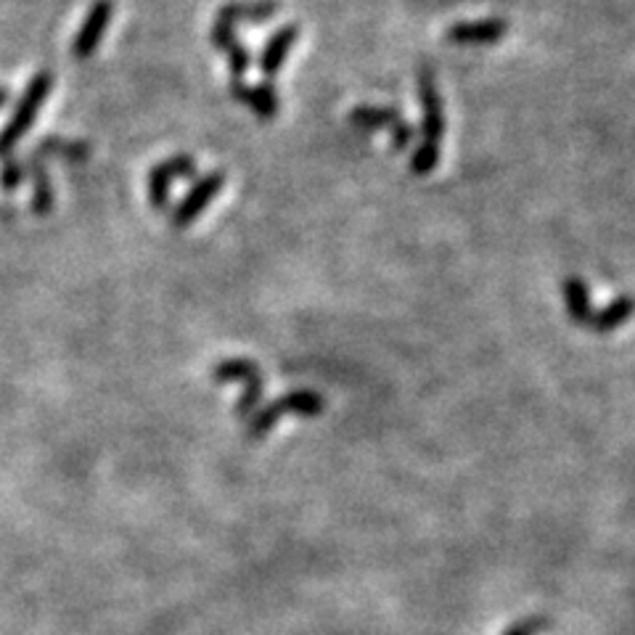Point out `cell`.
<instances>
[{"instance_id":"18","label":"cell","mask_w":635,"mask_h":635,"mask_svg":"<svg viewBox=\"0 0 635 635\" xmlns=\"http://www.w3.org/2000/svg\"><path fill=\"white\" fill-rule=\"evenodd\" d=\"M548 627V622L542 617H535V620H525V622H516V625L508 627L503 635H538Z\"/></svg>"},{"instance_id":"14","label":"cell","mask_w":635,"mask_h":635,"mask_svg":"<svg viewBox=\"0 0 635 635\" xmlns=\"http://www.w3.org/2000/svg\"><path fill=\"white\" fill-rule=\"evenodd\" d=\"M561 291H564V308H567L569 318H572V323H578V326H582V329L591 326L595 310L591 304V294H588L585 281H582V278H578V276L567 278Z\"/></svg>"},{"instance_id":"2","label":"cell","mask_w":635,"mask_h":635,"mask_svg":"<svg viewBox=\"0 0 635 635\" xmlns=\"http://www.w3.org/2000/svg\"><path fill=\"white\" fill-rule=\"evenodd\" d=\"M53 88V75L51 72H37L35 77L26 83V88L22 96H19L17 106H13V115L6 122V128L0 130V157H9L17 143L30 132L32 122H35L37 111L43 109L45 98L51 96Z\"/></svg>"},{"instance_id":"3","label":"cell","mask_w":635,"mask_h":635,"mask_svg":"<svg viewBox=\"0 0 635 635\" xmlns=\"http://www.w3.org/2000/svg\"><path fill=\"white\" fill-rule=\"evenodd\" d=\"M323 410V397L318 392H310V389H297V392L283 395L281 400L270 402V406L257 408L255 413L249 416L247 423V437L249 440H260L276 427L281 416H318Z\"/></svg>"},{"instance_id":"1","label":"cell","mask_w":635,"mask_h":635,"mask_svg":"<svg viewBox=\"0 0 635 635\" xmlns=\"http://www.w3.org/2000/svg\"><path fill=\"white\" fill-rule=\"evenodd\" d=\"M416 88H419L421 101V143L410 157V172L413 175H429L440 162V143L445 138V104H442L440 88H437L432 66H421Z\"/></svg>"},{"instance_id":"17","label":"cell","mask_w":635,"mask_h":635,"mask_svg":"<svg viewBox=\"0 0 635 635\" xmlns=\"http://www.w3.org/2000/svg\"><path fill=\"white\" fill-rule=\"evenodd\" d=\"M26 177H30V157L6 159V162L0 164V185H3V191H13L17 185H22Z\"/></svg>"},{"instance_id":"10","label":"cell","mask_w":635,"mask_h":635,"mask_svg":"<svg viewBox=\"0 0 635 635\" xmlns=\"http://www.w3.org/2000/svg\"><path fill=\"white\" fill-rule=\"evenodd\" d=\"M300 37H302V26L297 22L278 26L273 35L268 37V43L262 45V53H260V72H262L265 83H270V79L278 77V72H281V66L283 62H287L291 49L300 43Z\"/></svg>"},{"instance_id":"16","label":"cell","mask_w":635,"mask_h":635,"mask_svg":"<svg viewBox=\"0 0 635 635\" xmlns=\"http://www.w3.org/2000/svg\"><path fill=\"white\" fill-rule=\"evenodd\" d=\"M30 177H32V212L35 215H49L53 209V185L45 164L40 159L30 157Z\"/></svg>"},{"instance_id":"6","label":"cell","mask_w":635,"mask_h":635,"mask_svg":"<svg viewBox=\"0 0 635 635\" xmlns=\"http://www.w3.org/2000/svg\"><path fill=\"white\" fill-rule=\"evenodd\" d=\"M223 185H225V172L223 170H212L209 175L198 177V181L191 185L189 194L181 198V204L172 209L170 223L175 225V228H189V225L196 223L198 217H202V212L207 209L217 196H220Z\"/></svg>"},{"instance_id":"13","label":"cell","mask_w":635,"mask_h":635,"mask_svg":"<svg viewBox=\"0 0 635 635\" xmlns=\"http://www.w3.org/2000/svg\"><path fill=\"white\" fill-rule=\"evenodd\" d=\"M209 40H212V49L225 53V58H228L230 79H241L244 72L249 69L251 56H249V51L244 49L241 37L236 35V26L215 22V26L209 30Z\"/></svg>"},{"instance_id":"8","label":"cell","mask_w":635,"mask_h":635,"mask_svg":"<svg viewBox=\"0 0 635 635\" xmlns=\"http://www.w3.org/2000/svg\"><path fill=\"white\" fill-rule=\"evenodd\" d=\"M111 17H115V0H96L90 11L85 13L75 40H72V56L90 58L98 51V45H101V37L109 30Z\"/></svg>"},{"instance_id":"15","label":"cell","mask_w":635,"mask_h":635,"mask_svg":"<svg viewBox=\"0 0 635 635\" xmlns=\"http://www.w3.org/2000/svg\"><path fill=\"white\" fill-rule=\"evenodd\" d=\"M32 157L35 159H66V162H85L90 157V146L85 141H72V138H58L49 136L40 138L32 149Z\"/></svg>"},{"instance_id":"12","label":"cell","mask_w":635,"mask_h":635,"mask_svg":"<svg viewBox=\"0 0 635 635\" xmlns=\"http://www.w3.org/2000/svg\"><path fill=\"white\" fill-rule=\"evenodd\" d=\"M230 96L260 119H273L281 111V96L270 83L247 85L244 79H230Z\"/></svg>"},{"instance_id":"5","label":"cell","mask_w":635,"mask_h":635,"mask_svg":"<svg viewBox=\"0 0 635 635\" xmlns=\"http://www.w3.org/2000/svg\"><path fill=\"white\" fill-rule=\"evenodd\" d=\"M349 122L366 130H389L392 132V146L397 151H406L410 141H413V128H410L408 119L402 117L400 109H395V106H355V109L349 111Z\"/></svg>"},{"instance_id":"19","label":"cell","mask_w":635,"mask_h":635,"mask_svg":"<svg viewBox=\"0 0 635 635\" xmlns=\"http://www.w3.org/2000/svg\"><path fill=\"white\" fill-rule=\"evenodd\" d=\"M6 104H9V90H6V88H0V109H3Z\"/></svg>"},{"instance_id":"7","label":"cell","mask_w":635,"mask_h":635,"mask_svg":"<svg viewBox=\"0 0 635 635\" xmlns=\"http://www.w3.org/2000/svg\"><path fill=\"white\" fill-rule=\"evenodd\" d=\"M198 170V162L191 154H175L164 162H159L154 170L149 172V202L151 207L164 209L170 204V194H172V183L181 181V177H194Z\"/></svg>"},{"instance_id":"4","label":"cell","mask_w":635,"mask_h":635,"mask_svg":"<svg viewBox=\"0 0 635 635\" xmlns=\"http://www.w3.org/2000/svg\"><path fill=\"white\" fill-rule=\"evenodd\" d=\"M212 376H215L217 384H234V381L244 384V395L241 400H238L236 416L249 419V416L260 408L262 374L255 360H249V357H225V360L217 363L215 370H212Z\"/></svg>"},{"instance_id":"11","label":"cell","mask_w":635,"mask_h":635,"mask_svg":"<svg viewBox=\"0 0 635 635\" xmlns=\"http://www.w3.org/2000/svg\"><path fill=\"white\" fill-rule=\"evenodd\" d=\"M281 13L278 0H228V3L217 9L215 22L223 24H265Z\"/></svg>"},{"instance_id":"9","label":"cell","mask_w":635,"mask_h":635,"mask_svg":"<svg viewBox=\"0 0 635 635\" xmlns=\"http://www.w3.org/2000/svg\"><path fill=\"white\" fill-rule=\"evenodd\" d=\"M512 24L501 17L476 19V22L450 24L445 30V40L453 45H493L508 35Z\"/></svg>"}]
</instances>
